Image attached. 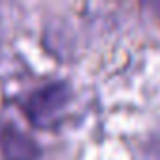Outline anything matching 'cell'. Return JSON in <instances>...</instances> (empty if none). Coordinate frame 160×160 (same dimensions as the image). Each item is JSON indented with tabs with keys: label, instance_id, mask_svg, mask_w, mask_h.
Segmentation results:
<instances>
[{
	"label": "cell",
	"instance_id": "cell-1",
	"mask_svg": "<svg viewBox=\"0 0 160 160\" xmlns=\"http://www.w3.org/2000/svg\"><path fill=\"white\" fill-rule=\"evenodd\" d=\"M72 98V87L66 81H55L42 89L32 91L23 102V113L34 122L36 126H47L49 119L60 113Z\"/></svg>",
	"mask_w": 160,
	"mask_h": 160
},
{
	"label": "cell",
	"instance_id": "cell-2",
	"mask_svg": "<svg viewBox=\"0 0 160 160\" xmlns=\"http://www.w3.org/2000/svg\"><path fill=\"white\" fill-rule=\"evenodd\" d=\"M40 147L12 124H0V160H38Z\"/></svg>",
	"mask_w": 160,
	"mask_h": 160
}]
</instances>
